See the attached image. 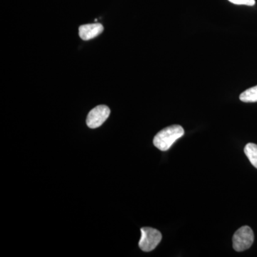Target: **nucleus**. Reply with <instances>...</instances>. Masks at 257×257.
Listing matches in <instances>:
<instances>
[{
  "instance_id": "1",
  "label": "nucleus",
  "mask_w": 257,
  "mask_h": 257,
  "mask_svg": "<svg viewBox=\"0 0 257 257\" xmlns=\"http://www.w3.org/2000/svg\"><path fill=\"white\" fill-rule=\"evenodd\" d=\"M184 130L180 125H172L161 130L154 138V145L161 151L170 150L174 143L183 137Z\"/></svg>"
},
{
  "instance_id": "2",
  "label": "nucleus",
  "mask_w": 257,
  "mask_h": 257,
  "mask_svg": "<svg viewBox=\"0 0 257 257\" xmlns=\"http://www.w3.org/2000/svg\"><path fill=\"white\" fill-rule=\"evenodd\" d=\"M232 240L235 251H243L251 247L254 241V234L249 226H243L234 233Z\"/></svg>"
},
{
  "instance_id": "3",
  "label": "nucleus",
  "mask_w": 257,
  "mask_h": 257,
  "mask_svg": "<svg viewBox=\"0 0 257 257\" xmlns=\"http://www.w3.org/2000/svg\"><path fill=\"white\" fill-rule=\"evenodd\" d=\"M141 239L139 242L140 248L143 251H151L158 246L162 240L160 231L151 227H143L141 229Z\"/></svg>"
},
{
  "instance_id": "4",
  "label": "nucleus",
  "mask_w": 257,
  "mask_h": 257,
  "mask_svg": "<svg viewBox=\"0 0 257 257\" xmlns=\"http://www.w3.org/2000/svg\"><path fill=\"white\" fill-rule=\"evenodd\" d=\"M110 109L107 106L99 105L89 111L87 118V124L89 128L99 127L107 119Z\"/></svg>"
},
{
  "instance_id": "5",
  "label": "nucleus",
  "mask_w": 257,
  "mask_h": 257,
  "mask_svg": "<svg viewBox=\"0 0 257 257\" xmlns=\"http://www.w3.org/2000/svg\"><path fill=\"white\" fill-rule=\"evenodd\" d=\"M103 30L104 28L101 24H88L79 27V35L82 40L87 41L100 35Z\"/></svg>"
},
{
  "instance_id": "6",
  "label": "nucleus",
  "mask_w": 257,
  "mask_h": 257,
  "mask_svg": "<svg viewBox=\"0 0 257 257\" xmlns=\"http://www.w3.org/2000/svg\"><path fill=\"white\" fill-rule=\"evenodd\" d=\"M244 153L251 165L257 169V145L253 143H248L245 146Z\"/></svg>"
},
{
  "instance_id": "7",
  "label": "nucleus",
  "mask_w": 257,
  "mask_h": 257,
  "mask_svg": "<svg viewBox=\"0 0 257 257\" xmlns=\"http://www.w3.org/2000/svg\"><path fill=\"white\" fill-rule=\"evenodd\" d=\"M239 99L243 102H257V85L249 88L241 93Z\"/></svg>"
},
{
  "instance_id": "8",
  "label": "nucleus",
  "mask_w": 257,
  "mask_h": 257,
  "mask_svg": "<svg viewBox=\"0 0 257 257\" xmlns=\"http://www.w3.org/2000/svg\"><path fill=\"white\" fill-rule=\"evenodd\" d=\"M230 3L238 5H247V6H253L256 3L255 0H229Z\"/></svg>"
}]
</instances>
